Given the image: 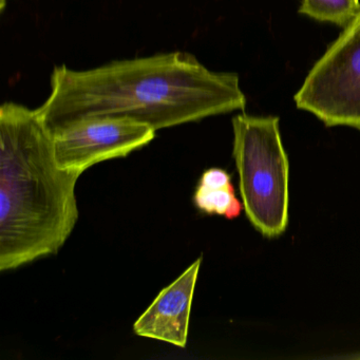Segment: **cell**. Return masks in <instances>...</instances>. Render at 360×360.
<instances>
[{"label":"cell","mask_w":360,"mask_h":360,"mask_svg":"<svg viewBox=\"0 0 360 360\" xmlns=\"http://www.w3.org/2000/svg\"><path fill=\"white\" fill-rule=\"evenodd\" d=\"M201 263L202 258L195 260L158 295L134 322L136 336L163 341L174 347H186L191 304Z\"/></svg>","instance_id":"obj_6"},{"label":"cell","mask_w":360,"mask_h":360,"mask_svg":"<svg viewBox=\"0 0 360 360\" xmlns=\"http://www.w3.org/2000/svg\"><path fill=\"white\" fill-rule=\"evenodd\" d=\"M294 100L328 127L360 131V15L314 65Z\"/></svg>","instance_id":"obj_4"},{"label":"cell","mask_w":360,"mask_h":360,"mask_svg":"<svg viewBox=\"0 0 360 360\" xmlns=\"http://www.w3.org/2000/svg\"><path fill=\"white\" fill-rule=\"evenodd\" d=\"M233 129V155L246 217L263 237H279L288 229L290 207V162L279 117L237 115Z\"/></svg>","instance_id":"obj_3"},{"label":"cell","mask_w":360,"mask_h":360,"mask_svg":"<svg viewBox=\"0 0 360 360\" xmlns=\"http://www.w3.org/2000/svg\"><path fill=\"white\" fill-rule=\"evenodd\" d=\"M299 12L345 28L360 15V3L359 0H302Z\"/></svg>","instance_id":"obj_8"},{"label":"cell","mask_w":360,"mask_h":360,"mask_svg":"<svg viewBox=\"0 0 360 360\" xmlns=\"http://www.w3.org/2000/svg\"><path fill=\"white\" fill-rule=\"evenodd\" d=\"M193 203L204 214L229 220L238 218L244 210L243 203L236 195L231 174L221 168H210L203 172L195 187Z\"/></svg>","instance_id":"obj_7"},{"label":"cell","mask_w":360,"mask_h":360,"mask_svg":"<svg viewBox=\"0 0 360 360\" xmlns=\"http://www.w3.org/2000/svg\"><path fill=\"white\" fill-rule=\"evenodd\" d=\"M157 130L129 117L79 120L53 132L54 155L60 167L85 172L92 166L127 157L146 146Z\"/></svg>","instance_id":"obj_5"},{"label":"cell","mask_w":360,"mask_h":360,"mask_svg":"<svg viewBox=\"0 0 360 360\" xmlns=\"http://www.w3.org/2000/svg\"><path fill=\"white\" fill-rule=\"evenodd\" d=\"M355 358H357V359H360V355L356 356Z\"/></svg>","instance_id":"obj_9"},{"label":"cell","mask_w":360,"mask_h":360,"mask_svg":"<svg viewBox=\"0 0 360 360\" xmlns=\"http://www.w3.org/2000/svg\"><path fill=\"white\" fill-rule=\"evenodd\" d=\"M54 155L53 134L37 110L0 108V271L56 255L79 221L77 181Z\"/></svg>","instance_id":"obj_2"},{"label":"cell","mask_w":360,"mask_h":360,"mask_svg":"<svg viewBox=\"0 0 360 360\" xmlns=\"http://www.w3.org/2000/svg\"><path fill=\"white\" fill-rule=\"evenodd\" d=\"M51 92L37 109L48 129L79 120L123 117L155 130L244 110L236 73L217 72L187 52L117 60L87 70L56 67Z\"/></svg>","instance_id":"obj_1"}]
</instances>
